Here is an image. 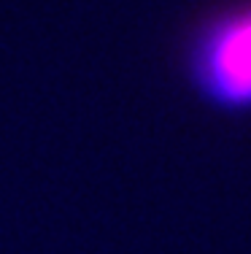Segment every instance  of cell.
<instances>
[{
  "label": "cell",
  "mask_w": 251,
  "mask_h": 254,
  "mask_svg": "<svg viewBox=\"0 0 251 254\" xmlns=\"http://www.w3.org/2000/svg\"><path fill=\"white\" fill-rule=\"evenodd\" d=\"M178 70L211 111L251 117V0H219L178 41Z\"/></svg>",
  "instance_id": "cell-1"
}]
</instances>
